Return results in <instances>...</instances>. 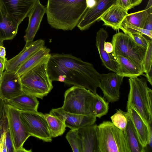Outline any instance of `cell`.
Masks as SVG:
<instances>
[{"instance_id":"1f68e13d","label":"cell","mask_w":152,"mask_h":152,"mask_svg":"<svg viewBox=\"0 0 152 152\" xmlns=\"http://www.w3.org/2000/svg\"><path fill=\"white\" fill-rule=\"evenodd\" d=\"M0 143L1 152H15L8 129L5 130L1 134Z\"/></svg>"},{"instance_id":"e0dca14e","label":"cell","mask_w":152,"mask_h":152,"mask_svg":"<svg viewBox=\"0 0 152 152\" xmlns=\"http://www.w3.org/2000/svg\"><path fill=\"white\" fill-rule=\"evenodd\" d=\"M45 13V7L39 1L35 5L29 14L28 16L29 18L28 25L24 36L26 45L33 41Z\"/></svg>"},{"instance_id":"f6af8a7d","label":"cell","mask_w":152,"mask_h":152,"mask_svg":"<svg viewBox=\"0 0 152 152\" xmlns=\"http://www.w3.org/2000/svg\"><path fill=\"white\" fill-rule=\"evenodd\" d=\"M1 6H2L1 0H0V8L1 7Z\"/></svg>"},{"instance_id":"5bb4252c","label":"cell","mask_w":152,"mask_h":152,"mask_svg":"<svg viewBox=\"0 0 152 152\" xmlns=\"http://www.w3.org/2000/svg\"><path fill=\"white\" fill-rule=\"evenodd\" d=\"M2 98L8 99L23 93L20 77L15 71L3 72L1 86Z\"/></svg>"},{"instance_id":"ffe728a7","label":"cell","mask_w":152,"mask_h":152,"mask_svg":"<svg viewBox=\"0 0 152 152\" xmlns=\"http://www.w3.org/2000/svg\"><path fill=\"white\" fill-rule=\"evenodd\" d=\"M6 104L8 105L21 111H37L39 102L34 96L21 94L8 99H4Z\"/></svg>"},{"instance_id":"7bdbcfd3","label":"cell","mask_w":152,"mask_h":152,"mask_svg":"<svg viewBox=\"0 0 152 152\" xmlns=\"http://www.w3.org/2000/svg\"><path fill=\"white\" fill-rule=\"evenodd\" d=\"M5 62L0 58V71H4L5 70Z\"/></svg>"},{"instance_id":"9a60e30c","label":"cell","mask_w":152,"mask_h":152,"mask_svg":"<svg viewBox=\"0 0 152 152\" xmlns=\"http://www.w3.org/2000/svg\"><path fill=\"white\" fill-rule=\"evenodd\" d=\"M75 129L81 141L82 152H99L98 129L96 124Z\"/></svg>"},{"instance_id":"277c9868","label":"cell","mask_w":152,"mask_h":152,"mask_svg":"<svg viewBox=\"0 0 152 152\" xmlns=\"http://www.w3.org/2000/svg\"><path fill=\"white\" fill-rule=\"evenodd\" d=\"M130 90L127 106L132 105L148 126L152 123V90L146 81L138 77L129 79Z\"/></svg>"},{"instance_id":"d4e9b609","label":"cell","mask_w":152,"mask_h":152,"mask_svg":"<svg viewBox=\"0 0 152 152\" xmlns=\"http://www.w3.org/2000/svg\"><path fill=\"white\" fill-rule=\"evenodd\" d=\"M124 133L127 141L130 152H145L144 148L140 141L129 114Z\"/></svg>"},{"instance_id":"83f0119b","label":"cell","mask_w":152,"mask_h":152,"mask_svg":"<svg viewBox=\"0 0 152 152\" xmlns=\"http://www.w3.org/2000/svg\"><path fill=\"white\" fill-rule=\"evenodd\" d=\"M109 103L103 97L96 94L93 102L92 115L100 118L106 114L109 109Z\"/></svg>"},{"instance_id":"b9f144b4","label":"cell","mask_w":152,"mask_h":152,"mask_svg":"<svg viewBox=\"0 0 152 152\" xmlns=\"http://www.w3.org/2000/svg\"><path fill=\"white\" fill-rule=\"evenodd\" d=\"M132 8L139 5L142 0H129Z\"/></svg>"},{"instance_id":"7402d4cb","label":"cell","mask_w":152,"mask_h":152,"mask_svg":"<svg viewBox=\"0 0 152 152\" xmlns=\"http://www.w3.org/2000/svg\"><path fill=\"white\" fill-rule=\"evenodd\" d=\"M128 11L115 4L110 7L101 17L100 20L104 25L109 26L115 30L120 29V26L127 15Z\"/></svg>"},{"instance_id":"30bf717a","label":"cell","mask_w":152,"mask_h":152,"mask_svg":"<svg viewBox=\"0 0 152 152\" xmlns=\"http://www.w3.org/2000/svg\"><path fill=\"white\" fill-rule=\"evenodd\" d=\"M117 0H86L87 9L77 26L83 31L100 20L110 7L116 4Z\"/></svg>"},{"instance_id":"d590c367","label":"cell","mask_w":152,"mask_h":152,"mask_svg":"<svg viewBox=\"0 0 152 152\" xmlns=\"http://www.w3.org/2000/svg\"><path fill=\"white\" fill-rule=\"evenodd\" d=\"M116 4L128 11L132 8L129 0H117Z\"/></svg>"},{"instance_id":"5b68a950","label":"cell","mask_w":152,"mask_h":152,"mask_svg":"<svg viewBox=\"0 0 152 152\" xmlns=\"http://www.w3.org/2000/svg\"><path fill=\"white\" fill-rule=\"evenodd\" d=\"M99 152H130L124 132L110 121L98 126Z\"/></svg>"},{"instance_id":"8fae6325","label":"cell","mask_w":152,"mask_h":152,"mask_svg":"<svg viewBox=\"0 0 152 152\" xmlns=\"http://www.w3.org/2000/svg\"><path fill=\"white\" fill-rule=\"evenodd\" d=\"M2 6L9 16L19 25L39 0H1Z\"/></svg>"},{"instance_id":"836d02e7","label":"cell","mask_w":152,"mask_h":152,"mask_svg":"<svg viewBox=\"0 0 152 152\" xmlns=\"http://www.w3.org/2000/svg\"><path fill=\"white\" fill-rule=\"evenodd\" d=\"M4 100L0 98V136L5 130L8 129L7 119L5 108Z\"/></svg>"},{"instance_id":"52a82bcc","label":"cell","mask_w":152,"mask_h":152,"mask_svg":"<svg viewBox=\"0 0 152 152\" xmlns=\"http://www.w3.org/2000/svg\"><path fill=\"white\" fill-rule=\"evenodd\" d=\"M8 129L15 152H31L23 147V145L30 135L22 120L20 112L8 105H5Z\"/></svg>"},{"instance_id":"8992f818","label":"cell","mask_w":152,"mask_h":152,"mask_svg":"<svg viewBox=\"0 0 152 152\" xmlns=\"http://www.w3.org/2000/svg\"><path fill=\"white\" fill-rule=\"evenodd\" d=\"M95 96L84 88L73 86L65 92L64 104L61 107L67 112L92 115L93 103Z\"/></svg>"},{"instance_id":"ba28073f","label":"cell","mask_w":152,"mask_h":152,"mask_svg":"<svg viewBox=\"0 0 152 152\" xmlns=\"http://www.w3.org/2000/svg\"><path fill=\"white\" fill-rule=\"evenodd\" d=\"M113 54L120 55L142 64L146 49L138 45L129 35L119 32L113 36Z\"/></svg>"},{"instance_id":"f1b7e54d","label":"cell","mask_w":152,"mask_h":152,"mask_svg":"<svg viewBox=\"0 0 152 152\" xmlns=\"http://www.w3.org/2000/svg\"><path fill=\"white\" fill-rule=\"evenodd\" d=\"M116 111V113L110 117L112 122L124 133L129 114L127 112H125L120 109Z\"/></svg>"},{"instance_id":"484cf974","label":"cell","mask_w":152,"mask_h":152,"mask_svg":"<svg viewBox=\"0 0 152 152\" xmlns=\"http://www.w3.org/2000/svg\"><path fill=\"white\" fill-rule=\"evenodd\" d=\"M151 11H152V0H149L145 9L128 14L123 21L134 26L143 28L148 13Z\"/></svg>"},{"instance_id":"7c38bea8","label":"cell","mask_w":152,"mask_h":152,"mask_svg":"<svg viewBox=\"0 0 152 152\" xmlns=\"http://www.w3.org/2000/svg\"><path fill=\"white\" fill-rule=\"evenodd\" d=\"M124 77L114 72L101 74L99 87L103 92V98L108 102L119 100L120 88Z\"/></svg>"},{"instance_id":"f35d334b","label":"cell","mask_w":152,"mask_h":152,"mask_svg":"<svg viewBox=\"0 0 152 152\" xmlns=\"http://www.w3.org/2000/svg\"><path fill=\"white\" fill-rule=\"evenodd\" d=\"M151 126H150L149 128L148 141L147 144L145 147L147 146V147H148L150 149H151V150L152 149V131Z\"/></svg>"},{"instance_id":"d6986e66","label":"cell","mask_w":152,"mask_h":152,"mask_svg":"<svg viewBox=\"0 0 152 152\" xmlns=\"http://www.w3.org/2000/svg\"><path fill=\"white\" fill-rule=\"evenodd\" d=\"M115 56L118 65L116 73L118 75L130 78L138 77L144 73L142 64L121 55Z\"/></svg>"},{"instance_id":"ab89813d","label":"cell","mask_w":152,"mask_h":152,"mask_svg":"<svg viewBox=\"0 0 152 152\" xmlns=\"http://www.w3.org/2000/svg\"><path fill=\"white\" fill-rule=\"evenodd\" d=\"M0 58L4 62H5L6 50L5 48L2 45H0Z\"/></svg>"},{"instance_id":"3957f363","label":"cell","mask_w":152,"mask_h":152,"mask_svg":"<svg viewBox=\"0 0 152 152\" xmlns=\"http://www.w3.org/2000/svg\"><path fill=\"white\" fill-rule=\"evenodd\" d=\"M50 54L41 62L20 76L23 93L42 99L53 88L49 75L47 64Z\"/></svg>"},{"instance_id":"4fadbf2b","label":"cell","mask_w":152,"mask_h":152,"mask_svg":"<svg viewBox=\"0 0 152 152\" xmlns=\"http://www.w3.org/2000/svg\"><path fill=\"white\" fill-rule=\"evenodd\" d=\"M49 113L56 116L64 123L66 127L71 129L94 124L96 117L92 115H86L72 113L64 110L61 107L53 109Z\"/></svg>"},{"instance_id":"44dd1931","label":"cell","mask_w":152,"mask_h":152,"mask_svg":"<svg viewBox=\"0 0 152 152\" xmlns=\"http://www.w3.org/2000/svg\"><path fill=\"white\" fill-rule=\"evenodd\" d=\"M19 26L2 6L0 8V45L4 41L12 39L15 37Z\"/></svg>"},{"instance_id":"bcb514c9","label":"cell","mask_w":152,"mask_h":152,"mask_svg":"<svg viewBox=\"0 0 152 152\" xmlns=\"http://www.w3.org/2000/svg\"><path fill=\"white\" fill-rule=\"evenodd\" d=\"M0 152H1V145L0 143Z\"/></svg>"},{"instance_id":"ee69618b","label":"cell","mask_w":152,"mask_h":152,"mask_svg":"<svg viewBox=\"0 0 152 152\" xmlns=\"http://www.w3.org/2000/svg\"><path fill=\"white\" fill-rule=\"evenodd\" d=\"M3 72V71H0V98H2L1 95V86L2 77V75Z\"/></svg>"},{"instance_id":"f546056e","label":"cell","mask_w":152,"mask_h":152,"mask_svg":"<svg viewBox=\"0 0 152 152\" xmlns=\"http://www.w3.org/2000/svg\"><path fill=\"white\" fill-rule=\"evenodd\" d=\"M119 28L124 33L127 34L140 33L152 39V31L134 26L123 20Z\"/></svg>"},{"instance_id":"6da1fadb","label":"cell","mask_w":152,"mask_h":152,"mask_svg":"<svg viewBox=\"0 0 152 152\" xmlns=\"http://www.w3.org/2000/svg\"><path fill=\"white\" fill-rule=\"evenodd\" d=\"M47 70L52 81L83 87L95 94H97L101 74L91 63L71 54H50Z\"/></svg>"},{"instance_id":"603a6c76","label":"cell","mask_w":152,"mask_h":152,"mask_svg":"<svg viewBox=\"0 0 152 152\" xmlns=\"http://www.w3.org/2000/svg\"><path fill=\"white\" fill-rule=\"evenodd\" d=\"M127 112L130 116L136 130L140 141L145 148L148 138L149 128L148 126L132 105L126 106Z\"/></svg>"},{"instance_id":"2e32d148","label":"cell","mask_w":152,"mask_h":152,"mask_svg":"<svg viewBox=\"0 0 152 152\" xmlns=\"http://www.w3.org/2000/svg\"><path fill=\"white\" fill-rule=\"evenodd\" d=\"M45 41L39 39L25 45L23 50L17 55L9 60H6L5 69L7 71H15L17 67L39 50L45 46Z\"/></svg>"},{"instance_id":"4316f807","label":"cell","mask_w":152,"mask_h":152,"mask_svg":"<svg viewBox=\"0 0 152 152\" xmlns=\"http://www.w3.org/2000/svg\"><path fill=\"white\" fill-rule=\"evenodd\" d=\"M44 116L52 138L62 135L66 127L64 122L56 116L50 113L45 114Z\"/></svg>"},{"instance_id":"4dcf8cb0","label":"cell","mask_w":152,"mask_h":152,"mask_svg":"<svg viewBox=\"0 0 152 152\" xmlns=\"http://www.w3.org/2000/svg\"><path fill=\"white\" fill-rule=\"evenodd\" d=\"M66 138L74 152H82L81 140L76 129H71L67 133Z\"/></svg>"},{"instance_id":"cb8c5ba5","label":"cell","mask_w":152,"mask_h":152,"mask_svg":"<svg viewBox=\"0 0 152 152\" xmlns=\"http://www.w3.org/2000/svg\"><path fill=\"white\" fill-rule=\"evenodd\" d=\"M50 50L46 46L41 48L17 68L16 73L20 77L29 71L49 54Z\"/></svg>"},{"instance_id":"e575fe53","label":"cell","mask_w":152,"mask_h":152,"mask_svg":"<svg viewBox=\"0 0 152 152\" xmlns=\"http://www.w3.org/2000/svg\"><path fill=\"white\" fill-rule=\"evenodd\" d=\"M127 34L130 36L138 45L145 49L147 48L148 45V39H147L146 37H145V35L140 33H135Z\"/></svg>"},{"instance_id":"ac0fdd59","label":"cell","mask_w":152,"mask_h":152,"mask_svg":"<svg viewBox=\"0 0 152 152\" xmlns=\"http://www.w3.org/2000/svg\"><path fill=\"white\" fill-rule=\"evenodd\" d=\"M108 37L107 31L103 28L97 32L96 37V46L103 64L110 70L117 73L118 63L113 53L108 54L104 50V44Z\"/></svg>"},{"instance_id":"9c48e42d","label":"cell","mask_w":152,"mask_h":152,"mask_svg":"<svg viewBox=\"0 0 152 152\" xmlns=\"http://www.w3.org/2000/svg\"><path fill=\"white\" fill-rule=\"evenodd\" d=\"M20 112L22 120L30 136L44 142L52 141V138L44 114L38 111Z\"/></svg>"},{"instance_id":"8d00e7d4","label":"cell","mask_w":152,"mask_h":152,"mask_svg":"<svg viewBox=\"0 0 152 152\" xmlns=\"http://www.w3.org/2000/svg\"><path fill=\"white\" fill-rule=\"evenodd\" d=\"M143 28L152 31V11L148 13Z\"/></svg>"},{"instance_id":"7a4b0ae2","label":"cell","mask_w":152,"mask_h":152,"mask_svg":"<svg viewBox=\"0 0 152 152\" xmlns=\"http://www.w3.org/2000/svg\"><path fill=\"white\" fill-rule=\"evenodd\" d=\"M86 0H48L45 7L48 23L53 28L72 30L87 9Z\"/></svg>"},{"instance_id":"d6a6232c","label":"cell","mask_w":152,"mask_h":152,"mask_svg":"<svg viewBox=\"0 0 152 152\" xmlns=\"http://www.w3.org/2000/svg\"><path fill=\"white\" fill-rule=\"evenodd\" d=\"M152 40L148 39V45L142 62L144 72L148 71L152 67Z\"/></svg>"},{"instance_id":"74e56055","label":"cell","mask_w":152,"mask_h":152,"mask_svg":"<svg viewBox=\"0 0 152 152\" xmlns=\"http://www.w3.org/2000/svg\"><path fill=\"white\" fill-rule=\"evenodd\" d=\"M104 50L108 54L113 53V47L112 42H105L104 44Z\"/></svg>"},{"instance_id":"60d3db41","label":"cell","mask_w":152,"mask_h":152,"mask_svg":"<svg viewBox=\"0 0 152 152\" xmlns=\"http://www.w3.org/2000/svg\"><path fill=\"white\" fill-rule=\"evenodd\" d=\"M152 67L146 73L145 76L146 77L147 80L150 84L152 85Z\"/></svg>"}]
</instances>
